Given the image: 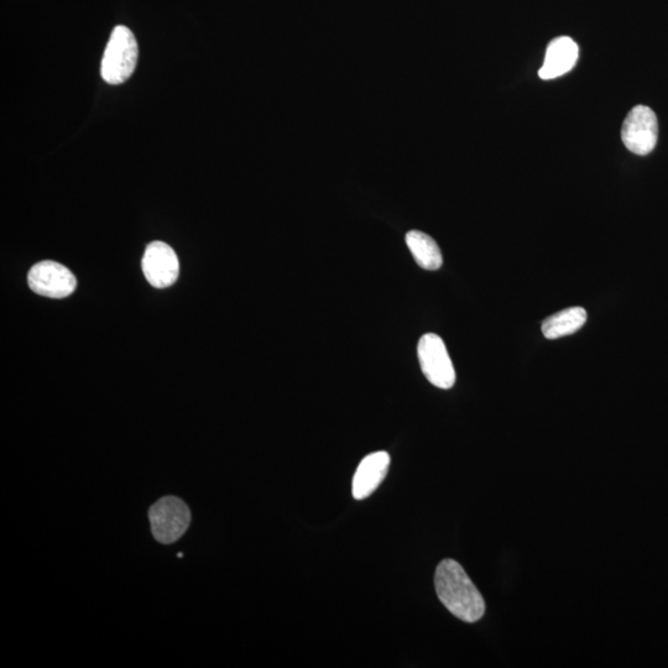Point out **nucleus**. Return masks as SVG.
<instances>
[{
    "mask_svg": "<svg viewBox=\"0 0 668 668\" xmlns=\"http://www.w3.org/2000/svg\"><path fill=\"white\" fill-rule=\"evenodd\" d=\"M422 373L432 385L440 389H451L456 383V370L448 354L445 342L435 333H426L417 346Z\"/></svg>",
    "mask_w": 668,
    "mask_h": 668,
    "instance_id": "20e7f679",
    "label": "nucleus"
},
{
    "mask_svg": "<svg viewBox=\"0 0 668 668\" xmlns=\"http://www.w3.org/2000/svg\"><path fill=\"white\" fill-rule=\"evenodd\" d=\"M435 587L438 599L454 617L466 623H476L483 618L485 603L482 594L458 562L445 560L438 565Z\"/></svg>",
    "mask_w": 668,
    "mask_h": 668,
    "instance_id": "f257e3e1",
    "label": "nucleus"
},
{
    "mask_svg": "<svg viewBox=\"0 0 668 668\" xmlns=\"http://www.w3.org/2000/svg\"><path fill=\"white\" fill-rule=\"evenodd\" d=\"M139 48L132 30L119 25L104 50L101 76L109 85H122L137 69Z\"/></svg>",
    "mask_w": 668,
    "mask_h": 668,
    "instance_id": "f03ea898",
    "label": "nucleus"
},
{
    "mask_svg": "<svg viewBox=\"0 0 668 668\" xmlns=\"http://www.w3.org/2000/svg\"><path fill=\"white\" fill-rule=\"evenodd\" d=\"M659 139V120L650 107L636 106L621 128V140L631 153L645 156L654 151Z\"/></svg>",
    "mask_w": 668,
    "mask_h": 668,
    "instance_id": "39448f33",
    "label": "nucleus"
},
{
    "mask_svg": "<svg viewBox=\"0 0 668 668\" xmlns=\"http://www.w3.org/2000/svg\"><path fill=\"white\" fill-rule=\"evenodd\" d=\"M390 456L388 452H375L368 454L359 463L356 474H354L352 493L356 500L367 499L372 495L388 474Z\"/></svg>",
    "mask_w": 668,
    "mask_h": 668,
    "instance_id": "6e6552de",
    "label": "nucleus"
},
{
    "mask_svg": "<svg viewBox=\"0 0 668 668\" xmlns=\"http://www.w3.org/2000/svg\"><path fill=\"white\" fill-rule=\"evenodd\" d=\"M142 268L146 280L156 289L174 285L180 274L179 258L175 250L164 242H153L148 245Z\"/></svg>",
    "mask_w": 668,
    "mask_h": 668,
    "instance_id": "0eeeda50",
    "label": "nucleus"
},
{
    "mask_svg": "<svg viewBox=\"0 0 668 668\" xmlns=\"http://www.w3.org/2000/svg\"><path fill=\"white\" fill-rule=\"evenodd\" d=\"M586 322L587 311L583 307H570L547 318L541 328L547 339H558L578 332Z\"/></svg>",
    "mask_w": 668,
    "mask_h": 668,
    "instance_id": "9d476101",
    "label": "nucleus"
},
{
    "mask_svg": "<svg viewBox=\"0 0 668 668\" xmlns=\"http://www.w3.org/2000/svg\"><path fill=\"white\" fill-rule=\"evenodd\" d=\"M28 284L35 294L50 299H65L75 292L77 280L65 265L45 260L30 269Z\"/></svg>",
    "mask_w": 668,
    "mask_h": 668,
    "instance_id": "423d86ee",
    "label": "nucleus"
},
{
    "mask_svg": "<svg viewBox=\"0 0 668 668\" xmlns=\"http://www.w3.org/2000/svg\"><path fill=\"white\" fill-rule=\"evenodd\" d=\"M151 532L160 544L171 545L184 536L191 524V511L184 500L165 497L149 510Z\"/></svg>",
    "mask_w": 668,
    "mask_h": 668,
    "instance_id": "7ed1b4c3",
    "label": "nucleus"
},
{
    "mask_svg": "<svg viewBox=\"0 0 668 668\" xmlns=\"http://www.w3.org/2000/svg\"><path fill=\"white\" fill-rule=\"evenodd\" d=\"M578 54L576 41L568 36H561L551 41L546 51L544 65L539 71L540 78L549 81L566 75L576 66Z\"/></svg>",
    "mask_w": 668,
    "mask_h": 668,
    "instance_id": "1a4fd4ad",
    "label": "nucleus"
},
{
    "mask_svg": "<svg viewBox=\"0 0 668 668\" xmlns=\"http://www.w3.org/2000/svg\"><path fill=\"white\" fill-rule=\"evenodd\" d=\"M406 244L422 269L435 271L441 268L443 264L441 249L429 234L411 231L406 234Z\"/></svg>",
    "mask_w": 668,
    "mask_h": 668,
    "instance_id": "9b49d317",
    "label": "nucleus"
}]
</instances>
